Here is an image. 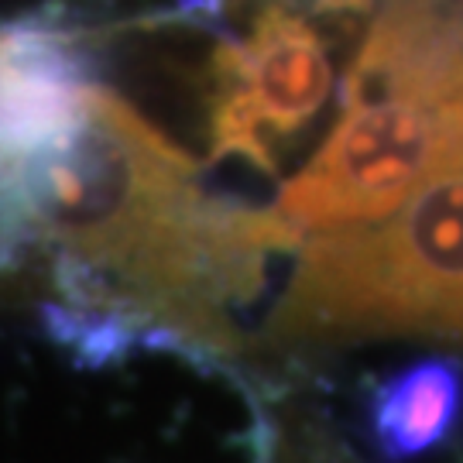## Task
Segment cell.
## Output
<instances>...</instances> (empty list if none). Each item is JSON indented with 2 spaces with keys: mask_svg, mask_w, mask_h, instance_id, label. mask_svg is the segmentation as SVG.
I'll return each mask as SVG.
<instances>
[{
  "mask_svg": "<svg viewBox=\"0 0 463 463\" xmlns=\"http://www.w3.org/2000/svg\"><path fill=\"white\" fill-rule=\"evenodd\" d=\"M34 241V285L52 313L103 323L216 367L241 364L237 313L298 237L271 206L216 196L199 162L114 86L17 162Z\"/></svg>",
  "mask_w": 463,
  "mask_h": 463,
  "instance_id": "6da1fadb",
  "label": "cell"
},
{
  "mask_svg": "<svg viewBox=\"0 0 463 463\" xmlns=\"http://www.w3.org/2000/svg\"><path fill=\"white\" fill-rule=\"evenodd\" d=\"M265 323L268 350L422 336L463 344V145L402 210L306 237Z\"/></svg>",
  "mask_w": 463,
  "mask_h": 463,
  "instance_id": "7a4b0ae2",
  "label": "cell"
},
{
  "mask_svg": "<svg viewBox=\"0 0 463 463\" xmlns=\"http://www.w3.org/2000/svg\"><path fill=\"white\" fill-rule=\"evenodd\" d=\"M463 145V76L340 107L323 145L281 183L271 210L306 241L402 210Z\"/></svg>",
  "mask_w": 463,
  "mask_h": 463,
  "instance_id": "3957f363",
  "label": "cell"
},
{
  "mask_svg": "<svg viewBox=\"0 0 463 463\" xmlns=\"http://www.w3.org/2000/svg\"><path fill=\"white\" fill-rule=\"evenodd\" d=\"M344 42L292 4H258L244 34H220L206 55L199 103L213 162L281 175L298 137L330 103Z\"/></svg>",
  "mask_w": 463,
  "mask_h": 463,
  "instance_id": "277c9868",
  "label": "cell"
},
{
  "mask_svg": "<svg viewBox=\"0 0 463 463\" xmlns=\"http://www.w3.org/2000/svg\"><path fill=\"white\" fill-rule=\"evenodd\" d=\"M463 419V364L453 354H426L371 384L364 432L381 460H419L443 447Z\"/></svg>",
  "mask_w": 463,
  "mask_h": 463,
  "instance_id": "5b68a950",
  "label": "cell"
},
{
  "mask_svg": "<svg viewBox=\"0 0 463 463\" xmlns=\"http://www.w3.org/2000/svg\"><path fill=\"white\" fill-rule=\"evenodd\" d=\"M254 463H354L347 449L330 432L316 430L306 419H271L268 415L265 439L258 447Z\"/></svg>",
  "mask_w": 463,
  "mask_h": 463,
  "instance_id": "8992f818",
  "label": "cell"
}]
</instances>
